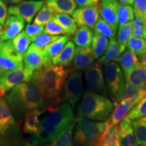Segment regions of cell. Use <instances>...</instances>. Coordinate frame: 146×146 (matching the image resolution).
Here are the masks:
<instances>
[{"mask_svg":"<svg viewBox=\"0 0 146 146\" xmlns=\"http://www.w3.org/2000/svg\"><path fill=\"white\" fill-rule=\"evenodd\" d=\"M95 58L91 48L76 47L72 59V64L68 67L70 72L73 70H86L95 63Z\"/></svg>","mask_w":146,"mask_h":146,"instance_id":"cell-14","label":"cell"},{"mask_svg":"<svg viewBox=\"0 0 146 146\" xmlns=\"http://www.w3.org/2000/svg\"><path fill=\"white\" fill-rule=\"evenodd\" d=\"M76 120L52 142L53 146H73L72 135Z\"/></svg>","mask_w":146,"mask_h":146,"instance_id":"cell-34","label":"cell"},{"mask_svg":"<svg viewBox=\"0 0 146 146\" xmlns=\"http://www.w3.org/2000/svg\"><path fill=\"white\" fill-rule=\"evenodd\" d=\"M5 91H4V90H3L1 88H0V98H2V97L4 96L5 95Z\"/></svg>","mask_w":146,"mask_h":146,"instance_id":"cell-52","label":"cell"},{"mask_svg":"<svg viewBox=\"0 0 146 146\" xmlns=\"http://www.w3.org/2000/svg\"><path fill=\"white\" fill-rule=\"evenodd\" d=\"M47 109L34 110L27 113L25 116V121H24V133L33 135L39 130L40 123H41L39 117Z\"/></svg>","mask_w":146,"mask_h":146,"instance_id":"cell-20","label":"cell"},{"mask_svg":"<svg viewBox=\"0 0 146 146\" xmlns=\"http://www.w3.org/2000/svg\"><path fill=\"white\" fill-rule=\"evenodd\" d=\"M74 2H75L76 5H77V6L80 7V8L95 5L92 3V1H91V0H74Z\"/></svg>","mask_w":146,"mask_h":146,"instance_id":"cell-48","label":"cell"},{"mask_svg":"<svg viewBox=\"0 0 146 146\" xmlns=\"http://www.w3.org/2000/svg\"><path fill=\"white\" fill-rule=\"evenodd\" d=\"M69 39L70 36L68 35L60 36L57 39L52 41L43 49V56L47 59L52 60V58H54L62 50L66 43L68 41Z\"/></svg>","mask_w":146,"mask_h":146,"instance_id":"cell-28","label":"cell"},{"mask_svg":"<svg viewBox=\"0 0 146 146\" xmlns=\"http://www.w3.org/2000/svg\"><path fill=\"white\" fill-rule=\"evenodd\" d=\"M8 10L7 6L3 0H0V24L3 25L8 17Z\"/></svg>","mask_w":146,"mask_h":146,"instance_id":"cell-47","label":"cell"},{"mask_svg":"<svg viewBox=\"0 0 146 146\" xmlns=\"http://www.w3.org/2000/svg\"><path fill=\"white\" fill-rule=\"evenodd\" d=\"M7 103L14 119L21 124L27 113L34 110H48L35 76L30 81L18 84L7 96Z\"/></svg>","mask_w":146,"mask_h":146,"instance_id":"cell-1","label":"cell"},{"mask_svg":"<svg viewBox=\"0 0 146 146\" xmlns=\"http://www.w3.org/2000/svg\"><path fill=\"white\" fill-rule=\"evenodd\" d=\"M70 70L66 66L52 64L35 72V78L48 107V110L56 108L62 102V94Z\"/></svg>","mask_w":146,"mask_h":146,"instance_id":"cell-2","label":"cell"},{"mask_svg":"<svg viewBox=\"0 0 146 146\" xmlns=\"http://www.w3.org/2000/svg\"><path fill=\"white\" fill-rule=\"evenodd\" d=\"M114 104L108 97L92 91H86L77 107L76 118L106 121L112 114Z\"/></svg>","mask_w":146,"mask_h":146,"instance_id":"cell-3","label":"cell"},{"mask_svg":"<svg viewBox=\"0 0 146 146\" xmlns=\"http://www.w3.org/2000/svg\"><path fill=\"white\" fill-rule=\"evenodd\" d=\"M72 16L77 26H85L94 29L97 22L100 19L98 4L76 9L73 12Z\"/></svg>","mask_w":146,"mask_h":146,"instance_id":"cell-12","label":"cell"},{"mask_svg":"<svg viewBox=\"0 0 146 146\" xmlns=\"http://www.w3.org/2000/svg\"><path fill=\"white\" fill-rule=\"evenodd\" d=\"M34 73L27 72L24 67L10 71L0 76V88L4 90L5 92H8L18 84L32 79Z\"/></svg>","mask_w":146,"mask_h":146,"instance_id":"cell-13","label":"cell"},{"mask_svg":"<svg viewBox=\"0 0 146 146\" xmlns=\"http://www.w3.org/2000/svg\"><path fill=\"white\" fill-rule=\"evenodd\" d=\"M143 18V20H144V21H145V25H146V12L145 14H144Z\"/></svg>","mask_w":146,"mask_h":146,"instance_id":"cell-57","label":"cell"},{"mask_svg":"<svg viewBox=\"0 0 146 146\" xmlns=\"http://www.w3.org/2000/svg\"><path fill=\"white\" fill-rule=\"evenodd\" d=\"M59 36H60L58 35H51L47 34L46 33L42 32L33 41V45L38 47V48L43 49L46 45L57 39Z\"/></svg>","mask_w":146,"mask_h":146,"instance_id":"cell-42","label":"cell"},{"mask_svg":"<svg viewBox=\"0 0 146 146\" xmlns=\"http://www.w3.org/2000/svg\"><path fill=\"white\" fill-rule=\"evenodd\" d=\"M83 73L81 70H73L66 78L62 94V102H68L72 108L81 99L83 91Z\"/></svg>","mask_w":146,"mask_h":146,"instance_id":"cell-8","label":"cell"},{"mask_svg":"<svg viewBox=\"0 0 146 146\" xmlns=\"http://www.w3.org/2000/svg\"><path fill=\"white\" fill-rule=\"evenodd\" d=\"M19 128L4 98H0V143L15 141L19 137Z\"/></svg>","mask_w":146,"mask_h":146,"instance_id":"cell-6","label":"cell"},{"mask_svg":"<svg viewBox=\"0 0 146 146\" xmlns=\"http://www.w3.org/2000/svg\"><path fill=\"white\" fill-rule=\"evenodd\" d=\"M22 67H24L23 59L12 57L0 51V76Z\"/></svg>","mask_w":146,"mask_h":146,"instance_id":"cell-25","label":"cell"},{"mask_svg":"<svg viewBox=\"0 0 146 146\" xmlns=\"http://www.w3.org/2000/svg\"><path fill=\"white\" fill-rule=\"evenodd\" d=\"M25 25V21L21 16L9 15L3 25V33L0 40L5 41L12 39L23 31Z\"/></svg>","mask_w":146,"mask_h":146,"instance_id":"cell-15","label":"cell"},{"mask_svg":"<svg viewBox=\"0 0 146 146\" xmlns=\"http://www.w3.org/2000/svg\"><path fill=\"white\" fill-rule=\"evenodd\" d=\"M91 1H92V3H94V4L96 5V4H98V3L100 2V0H91Z\"/></svg>","mask_w":146,"mask_h":146,"instance_id":"cell-54","label":"cell"},{"mask_svg":"<svg viewBox=\"0 0 146 146\" xmlns=\"http://www.w3.org/2000/svg\"><path fill=\"white\" fill-rule=\"evenodd\" d=\"M128 50L132 51L139 57L146 52V41L143 38H136L131 36L127 42Z\"/></svg>","mask_w":146,"mask_h":146,"instance_id":"cell-39","label":"cell"},{"mask_svg":"<svg viewBox=\"0 0 146 146\" xmlns=\"http://www.w3.org/2000/svg\"><path fill=\"white\" fill-rule=\"evenodd\" d=\"M98 146H121L118 125L110 126L102 135Z\"/></svg>","mask_w":146,"mask_h":146,"instance_id":"cell-26","label":"cell"},{"mask_svg":"<svg viewBox=\"0 0 146 146\" xmlns=\"http://www.w3.org/2000/svg\"><path fill=\"white\" fill-rule=\"evenodd\" d=\"M95 34L101 35L110 39L116 37V31H115L109 24H108L102 18H100L95 25L94 28Z\"/></svg>","mask_w":146,"mask_h":146,"instance_id":"cell-38","label":"cell"},{"mask_svg":"<svg viewBox=\"0 0 146 146\" xmlns=\"http://www.w3.org/2000/svg\"><path fill=\"white\" fill-rule=\"evenodd\" d=\"M98 4L99 13L102 19L109 24L115 31L117 30L118 24L116 15V9L118 1L117 0H101Z\"/></svg>","mask_w":146,"mask_h":146,"instance_id":"cell-16","label":"cell"},{"mask_svg":"<svg viewBox=\"0 0 146 146\" xmlns=\"http://www.w3.org/2000/svg\"><path fill=\"white\" fill-rule=\"evenodd\" d=\"M74 125L73 146H98L100 138L110 125L109 118L104 122H95L78 118Z\"/></svg>","mask_w":146,"mask_h":146,"instance_id":"cell-4","label":"cell"},{"mask_svg":"<svg viewBox=\"0 0 146 146\" xmlns=\"http://www.w3.org/2000/svg\"><path fill=\"white\" fill-rule=\"evenodd\" d=\"M32 143L36 145H43L49 144L54 141L55 139L51 135L50 133L45 131L44 129L39 127V130L31 135Z\"/></svg>","mask_w":146,"mask_h":146,"instance_id":"cell-40","label":"cell"},{"mask_svg":"<svg viewBox=\"0 0 146 146\" xmlns=\"http://www.w3.org/2000/svg\"><path fill=\"white\" fill-rule=\"evenodd\" d=\"M49 112L42 119L61 133L76 120L73 114L72 108L68 102L60 104Z\"/></svg>","mask_w":146,"mask_h":146,"instance_id":"cell-7","label":"cell"},{"mask_svg":"<svg viewBox=\"0 0 146 146\" xmlns=\"http://www.w3.org/2000/svg\"><path fill=\"white\" fill-rule=\"evenodd\" d=\"M43 29H44V27L41 26V25H37L35 24H33V25L29 24L25 28V32L30 38L31 41H33L36 36L39 35L43 31Z\"/></svg>","mask_w":146,"mask_h":146,"instance_id":"cell-45","label":"cell"},{"mask_svg":"<svg viewBox=\"0 0 146 146\" xmlns=\"http://www.w3.org/2000/svg\"><path fill=\"white\" fill-rule=\"evenodd\" d=\"M133 36V23L129 22L119 27L118 32L117 41L120 46L125 49L127 42Z\"/></svg>","mask_w":146,"mask_h":146,"instance_id":"cell-37","label":"cell"},{"mask_svg":"<svg viewBox=\"0 0 146 146\" xmlns=\"http://www.w3.org/2000/svg\"><path fill=\"white\" fill-rule=\"evenodd\" d=\"M118 62L123 69L124 74H127L133 70L139 63L137 55L132 51L127 50L124 51L123 54L120 55Z\"/></svg>","mask_w":146,"mask_h":146,"instance_id":"cell-30","label":"cell"},{"mask_svg":"<svg viewBox=\"0 0 146 146\" xmlns=\"http://www.w3.org/2000/svg\"><path fill=\"white\" fill-rule=\"evenodd\" d=\"M85 75L87 85L89 90L104 96L107 94V89L101 62H98L94 63L92 66L87 68L85 70Z\"/></svg>","mask_w":146,"mask_h":146,"instance_id":"cell-9","label":"cell"},{"mask_svg":"<svg viewBox=\"0 0 146 146\" xmlns=\"http://www.w3.org/2000/svg\"><path fill=\"white\" fill-rule=\"evenodd\" d=\"M135 138L139 146H146V116L132 120Z\"/></svg>","mask_w":146,"mask_h":146,"instance_id":"cell-31","label":"cell"},{"mask_svg":"<svg viewBox=\"0 0 146 146\" xmlns=\"http://www.w3.org/2000/svg\"><path fill=\"white\" fill-rule=\"evenodd\" d=\"M45 4L55 14L72 15L76 9L74 0H45Z\"/></svg>","mask_w":146,"mask_h":146,"instance_id":"cell-19","label":"cell"},{"mask_svg":"<svg viewBox=\"0 0 146 146\" xmlns=\"http://www.w3.org/2000/svg\"><path fill=\"white\" fill-rule=\"evenodd\" d=\"M2 33H3V25H1L0 24V38H1V35H2Z\"/></svg>","mask_w":146,"mask_h":146,"instance_id":"cell-53","label":"cell"},{"mask_svg":"<svg viewBox=\"0 0 146 146\" xmlns=\"http://www.w3.org/2000/svg\"><path fill=\"white\" fill-rule=\"evenodd\" d=\"M125 76L126 81L131 85L137 87L146 86V67L140 62Z\"/></svg>","mask_w":146,"mask_h":146,"instance_id":"cell-22","label":"cell"},{"mask_svg":"<svg viewBox=\"0 0 146 146\" xmlns=\"http://www.w3.org/2000/svg\"><path fill=\"white\" fill-rule=\"evenodd\" d=\"M146 94V86L137 87L126 83L121 100L135 99L139 101Z\"/></svg>","mask_w":146,"mask_h":146,"instance_id":"cell-35","label":"cell"},{"mask_svg":"<svg viewBox=\"0 0 146 146\" xmlns=\"http://www.w3.org/2000/svg\"><path fill=\"white\" fill-rule=\"evenodd\" d=\"M120 3H125V4H128V5H132L133 3V1L134 0H118Z\"/></svg>","mask_w":146,"mask_h":146,"instance_id":"cell-50","label":"cell"},{"mask_svg":"<svg viewBox=\"0 0 146 146\" xmlns=\"http://www.w3.org/2000/svg\"><path fill=\"white\" fill-rule=\"evenodd\" d=\"M45 25V28L43 29L44 33L50 34L51 35H59L66 34V32L64 30L62 27H60L59 25L55 23L52 20L47 22Z\"/></svg>","mask_w":146,"mask_h":146,"instance_id":"cell-44","label":"cell"},{"mask_svg":"<svg viewBox=\"0 0 146 146\" xmlns=\"http://www.w3.org/2000/svg\"><path fill=\"white\" fill-rule=\"evenodd\" d=\"M52 21L59 25L66 32L68 35H74L77 30L75 20L66 14H54Z\"/></svg>","mask_w":146,"mask_h":146,"instance_id":"cell-27","label":"cell"},{"mask_svg":"<svg viewBox=\"0 0 146 146\" xmlns=\"http://www.w3.org/2000/svg\"><path fill=\"white\" fill-rule=\"evenodd\" d=\"M75 45L72 41H68L63 49L52 59V64L56 66H67L72 62L75 52Z\"/></svg>","mask_w":146,"mask_h":146,"instance_id":"cell-21","label":"cell"},{"mask_svg":"<svg viewBox=\"0 0 146 146\" xmlns=\"http://www.w3.org/2000/svg\"><path fill=\"white\" fill-rule=\"evenodd\" d=\"M25 146H41V145H34V144H31V143H27L25 144Z\"/></svg>","mask_w":146,"mask_h":146,"instance_id":"cell-56","label":"cell"},{"mask_svg":"<svg viewBox=\"0 0 146 146\" xmlns=\"http://www.w3.org/2000/svg\"><path fill=\"white\" fill-rule=\"evenodd\" d=\"M133 36L136 38H143V31L145 23L142 16L135 15L132 20Z\"/></svg>","mask_w":146,"mask_h":146,"instance_id":"cell-43","label":"cell"},{"mask_svg":"<svg viewBox=\"0 0 146 146\" xmlns=\"http://www.w3.org/2000/svg\"><path fill=\"white\" fill-rule=\"evenodd\" d=\"M23 63L25 70L34 73L42 67L51 64L52 60L45 58L43 49L38 48L32 44L24 55Z\"/></svg>","mask_w":146,"mask_h":146,"instance_id":"cell-11","label":"cell"},{"mask_svg":"<svg viewBox=\"0 0 146 146\" xmlns=\"http://www.w3.org/2000/svg\"><path fill=\"white\" fill-rule=\"evenodd\" d=\"M105 78L114 105L121 101L125 90V79L122 69L117 62L105 64Z\"/></svg>","mask_w":146,"mask_h":146,"instance_id":"cell-5","label":"cell"},{"mask_svg":"<svg viewBox=\"0 0 146 146\" xmlns=\"http://www.w3.org/2000/svg\"><path fill=\"white\" fill-rule=\"evenodd\" d=\"M1 40H0V43H1Z\"/></svg>","mask_w":146,"mask_h":146,"instance_id":"cell-59","label":"cell"},{"mask_svg":"<svg viewBox=\"0 0 146 146\" xmlns=\"http://www.w3.org/2000/svg\"><path fill=\"white\" fill-rule=\"evenodd\" d=\"M120 143L121 146H139L135 138L131 120L125 116L118 125Z\"/></svg>","mask_w":146,"mask_h":146,"instance_id":"cell-17","label":"cell"},{"mask_svg":"<svg viewBox=\"0 0 146 146\" xmlns=\"http://www.w3.org/2000/svg\"><path fill=\"white\" fill-rule=\"evenodd\" d=\"M4 2H7V3H18L20 2H21L22 0H3Z\"/></svg>","mask_w":146,"mask_h":146,"instance_id":"cell-51","label":"cell"},{"mask_svg":"<svg viewBox=\"0 0 146 146\" xmlns=\"http://www.w3.org/2000/svg\"><path fill=\"white\" fill-rule=\"evenodd\" d=\"M9 41L16 54L23 57H24V55L28 50L31 42L30 38L26 34L25 31H22L17 36Z\"/></svg>","mask_w":146,"mask_h":146,"instance_id":"cell-29","label":"cell"},{"mask_svg":"<svg viewBox=\"0 0 146 146\" xmlns=\"http://www.w3.org/2000/svg\"><path fill=\"white\" fill-rule=\"evenodd\" d=\"M140 61H141L140 63L143 66H144L146 67V52L141 56H140Z\"/></svg>","mask_w":146,"mask_h":146,"instance_id":"cell-49","label":"cell"},{"mask_svg":"<svg viewBox=\"0 0 146 146\" xmlns=\"http://www.w3.org/2000/svg\"><path fill=\"white\" fill-rule=\"evenodd\" d=\"M116 15L118 25L119 27L122 26L132 21L134 18L133 8L131 5L118 2L116 9Z\"/></svg>","mask_w":146,"mask_h":146,"instance_id":"cell-33","label":"cell"},{"mask_svg":"<svg viewBox=\"0 0 146 146\" xmlns=\"http://www.w3.org/2000/svg\"><path fill=\"white\" fill-rule=\"evenodd\" d=\"M44 3L43 0H27L11 5L8 9V15H17L24 18L28 24L31 23L35 14Z\"/></svg>","mask_w":146,"mask_h":146,"instance_id":"cell-10","label":"cell"},{"mask_svg":"<svg viewBox=\"0 0 146 146\" xmlns=\"http://www.w3.org/2000/svg\"><path fill=\"white\" fill-rule=\"evenodd\" d=\"M109 45L107 37L101 35L95 34L91 43V50L95 59H98L102 56L106 51Z\"/></svg>","mask_w":146,"mask_h":146,"instance_id":"cell-32","label":"cell"},{"mask_svg":"<svg viewBox=\"0 0 146 146\" xmlns=\"http://www.w3.org/2000/svg\"><path fill=\"white\" fill-rule=\"evenodd\" d=\"M145 116H146V94L133 106L127 114V117L131 120Z\"/></svg>","mask_w":146,"mask_h":146,"instance_id":"cell-36","label":"cell"},{"mask_svg":"<svg viewBox=\"0 0 146 146\" xmlns=\"http://www.w3.org/2000/svg\"><path fill=\"white\" fill-rule=\"evenodd\" d=\"M133 4L135 15L143 17L146 12V0H134Z\"/></svg>","mask_w":146,"mask_h":146,"instance_id":"cell-46","label":"cell"},{"mask_svg":"<svg viewBox=\"0 0 146 146\" xmlns=\"http://www.w3.org/2000/svg\"><path fill=\"white\" fill-rule=\"evenodd\" d=\"M45 146H53L52 144H47V145H45Z\"/></svg>","mask_w":146,"mask_h":146,"instance_id":"cell-58","label":"cell"},{"mask_svg":"<svg viewBox=\"0 0 146 146\" xmlns=\"http://www.w3.org/2000/svg\"><path fill=\"white\" fill-rule=\"evenodd\" d=\"M94 33L87 27H79L74 35L72 40L75 45L81 48H89L91 45Z\"/></svg>","mask_w":146,"mask_h":146,"instance_id":"cell-24","label":"cell"},{"mask_svg":"<svg viewBox=\"0 0 146 146\" xmlns=\"http://www.w3.org/2000/svg\"><path fill=\"white\" fill-rule=\"evenodd\" d=\"M143 37L144 39H145V41H146V26L145 27V29H144V31H143Z\"/></svg>","mask_w":146,"mask_h":146,"instance_id":"cell-55","label":"cell"},{"mask_svg":"<svg viewBox=\"0 0 146 146\" xmlns=\"http://www.w3.org/2000/svg\"><path fill=\"white\" fill-rule=\"evenodd\" d=\"M137 102L135 99L123 100H121L119 104L115 105L116 108L113 110L111 116L109 118L111 126L117 125L120 123V122L125 117L128 112Z\"/></svg>","mask_w":146,"mask_h":146,"instance_id":"cell-18","label":"cell"},{"mask_svg":"<svg viewBox=\"0 0 146 146\" xmlns=\"http://www.w3.org/2000/svg\"><path fill=\"white\" fill-rule=\"evenodd\" d=\"M125 50L118 44L116 37L111 39L106 51L100 58L99 62L104 64L110 62H117Z\"/></svg>","mask_w":146,"mask_h":146,"instance_id":"cell-23","label":"cell"},{"mask_svg":"<svg viewBox=\"0 0 146 146\" xmlns=\"http://www.w3.org/2000/svg\"><path fill=\"white\" fill-rule=\"evenodd\" d=\"M54 14V12H52L50 8H47L46 5L44 4L38 12L35 18L33 23L35 25L44 26L47 22L52 19Z\"/></svg>","mask_w":146,"mask_h":146,"instance_id":"cell-41","label":"cell"}]
</instances>
